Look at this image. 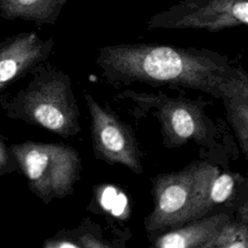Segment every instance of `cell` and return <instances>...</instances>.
Segmentation results:
<instances>
[{
  "instance_id": "30bf717a",
  "label": "cell",
  "mask_w": 248,
  "mask_h": 248,
  "mask_svg": "<svg viewBox=\"0 0 248 248\" xmlns=\"http://www.w3.org/2000/svg\"><path fill=\"white\" fill-rule=\"evenodd\" d=\"M229 121L244 156L248 153V77L241 68L227 81L222 90Z\"/></svg>"
},
{
  "instance_id": "5b68a950",
  "label": "cell",
  "mask_w": 248,
  "mask_h": 248,
  "mask_svg": "<svg viewBox=\"0 0 248 248\" xmlns=\"http://www.w3.org/2000/svg\"><path fill=\"white\" fill-rule=\"evenodd\" d=\"M142 108L155 109L161 124L164 143L170 147H180L190 141L208 144L213 138V126L204 114L200 103L190 99L170 98L163 93L139 94L123 92Z\"/></svg>"
},
{
  "instance_id": "4fadbf2b",
  "label": "cell",
  "mask_w": 248,
  "mask_h": 248,
  "mask_svg": "<svg viewBox=\"0 0 248 248\" xmlns=\"http://www.w3.org/2000/svg\"><path fill=\"white\" fill-rule=\"evenodd\" d=\"M236 178L231 173L218 174L211 182L204 202V212L207 215L216 205L227 202L233 194Z\"/></svg>"
},
{
  "instance_id": "7c38bea8",
  "label": "cell",
  "mask_w": 248,
  "mask_h": 248,
  "mask_svg": "<svg viewBox=\"0 0 248 248\" xmlns=\"http://www.w3.org/2000/svg\"><path fill=\"white\" fill-rule=\"evenodd\" d=\"M248 223L228 220L206 248H247Z\"/></svg>"
},
{
  "instance_id": "9c48e42d",
  "label": "cell",
  "mask_w": 248,
  "mask_h": 248,
  "mask_svg": "<svg viewBox=\"0 0 248 248\" xmlns=\"http://www.w3.org/2000/svg\"><path fill=\"white\" fill-rule=\"evenodd\" d=\"M231 219L227 212L204 215L158 234L152 246L159 248H206L222 226Z\"/></svg>"
},
{
  "instance_id": "52a82bcc",
  "label": "cell",
  "mask_w": 248,
  "mask_h": 248,
  "mask_svg": "<svg viewBox=\"0 0 248 248\" xmlns=\"http://www.w3.org/2000/svg\"><path fill=\"white\" fill-rule=\"evenodd\" d=\"M84 99L89 111L95 157L108 165H122L137 174L142 173V155L131 126L122 122L108 105L102 106L90 94H84Z\"/></svg>"
},
{
  "instance_id": "277c9868",
  "label": "cell",
  "mask_w": 248,
  "mask_h": 248,
  "mask_svg": "<svg viewBox=\"0 0 248 248\" xmlns=\"http://www.w3.org/2000/svg\"><path fill=\"white\" fill-rule=\"evenodd\" d=\"M11 151L29 189L43 202L49 203L74 192L79 179V153L65 143L25 140L10 144Z\"/></svg>"
},
{
  "instance_id": "8fae6325",
  "label": "cell",
  "mask_w": 248,
  "mask_h": 248,
  "mask_svg": "<svg viewBox=\"0 0 248 248\" xmlns=\"http://www.w3.org/2000/svg\"><path fill=\"white\" fill-rule=\"evenodd\" d=\"M68 0H0V16L38 25L54 24Z\"/></svg>"
},
{
  "instance_id": "3957f363",
  "label": "cell",
  "mask_w": 248,
  "mask_h": 248,
  "mask_svg": "<svg viewBox=\"0 0 248 248\" xmlns=\"http://www.w3.org/2000/svg\"><path fill=\"white\" fill-rule=\"evenodd\" d=\"M218 174L211 163L194 161L178 171L153 177V208L143 223L146 232H161L204 216L207 191Z\"/></svg>"
},
{
  "instance_id": "2e32d148",
  "label": "cell",
  "mask_w": 248,
  "mask_h": 248,
  "mask_svg": "<svg viewBox=\"0 0 248 248\" xmlns=\"http://www.w3.org/2000/svg\"><path fill=\"white\" fill-rule=\"evenodd\" d=\"M115 190L108 187L103 194V200H102V202H103V205L106 207V208H111L112 204H113V202L115 200Z\"/></svg>"
},
{
  "instance_id": "7a4b0ae2",
  "label": "cell",
  "mask_w": 248,
  "mask_h": 248,
  "mask_svg": "<svg viewBox=\"0 0 248 248\" xmlns=\"http://www.w3.org/2000/svg\"><path fill=\"white\" fill-rule=\"evenodd\" d=\"M28 75L25 86L0 94V108L5 114L64 139L79 134L80 112L70 77L46 61Z\"/></svg>"
},
{
  "instance_id": "8992f818",
  "label": "cell",
  "mask_w": 248,
  "mask_h": 248,
  "mask_svg": "<svg viewBox=\"0 0 248 248\" xmlns=\"http://www.w3.org/2000/svg\"><path fill=\"white\" fill-rule=\"evenodd\" d=\"M248 24V0H180L153 15L148 29H200L218 32Z\"/></svg>"
},
{
  "instance_id": "6da1fadb",
  "label": "cell",
  "mask_w": 248,
  "mask_h": 248,
  "mask_svg": "<svg viewBox=\"0 0 248 248\" xmlns=\"http://www.w3.org/2000/svg\"><path fill=\"white\" fill-rule=\"evenodd\" d=\"M95 64L112 83L186 88L214 98H221L236 71L226 55L211 49L146 43L103 46Z\"/></svg>"
},
{
  "instance_id": "ba28073f",
  "label": "cell",
  "mask_w": 248,
  "mask_h": 248,
  "mask_svg": "<svg viewBox=\"0 0 248 248\" xmlns=\"http://www.w3.org/2000/svg\"><path fill=\"white\" fill-rule=\"evenodd\" d=\"M53 46L52 37L42 39L36 32H20L0 41V94L46 61Z\"/></svg>"
},
{
  "instance_id": "e0dca14e",
  "label": "cell",
  "mask_w": 248,
  "mask_h": 248,
  "mask_svg": "<svg viewBox=\"0 0 248 248\" xmlns=\"http://www.w3.org/2000/svg\"><path fill=\"white\" fill-rule=\"evenodd\" d=\"M126 204V198L122 195H118L117 197H115V200L113 202V204L111 206L112 212L114 215H119L122 213L124 206Z\"/></svg>"
},
{
  "instance_id": "9a60e30c",
  "label": "cell",
  "mask_w": 248,
  "mask_h": 248,
  "mask_svg": "<svg viewBox=\"0 0 248 248\" xmlns=\"http://www.w3.org/2000/svg\"><path fill=\"white\" fill-rule=\"evenodd\" d=\"M78 248H103L110 246L108 243L100 239L97 235L92 233H83L77 241Z\"/></svg>"
},
{
  "instance_id": "ac0fdd59",
  "label": "cell",
  "mask_w": 248,
  "mask_h": 248,
  "mask_svg": "<svg viewBox=\"0 0 248 248\" xmlns=\"http://www.w3.org/2000/svg\"><path fill=\"white\" fill-rule=\"evenodd\" d=\"M3 174H4V173H3V172L0 170V176H1V175H3Z\"/></svg>"
},
{
  "instance_id": "5bb4252c",
  "label": "cell",
  "mask_w": 248,
  "mask_h": 248,
  "mask_svg": "<svg viewBox=\"0 0 248 248\" xmlns=\"http://www.w3.org/2000/svg\"><path fill=\"white\" fill-rule=\"evenodd\" d=\"M0 170L6 173L18 171V166L11 151L7 139L0 134Z\"/></svg>"
}]
</instances>
